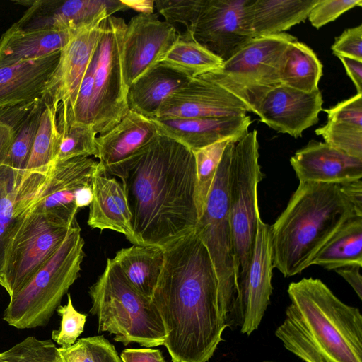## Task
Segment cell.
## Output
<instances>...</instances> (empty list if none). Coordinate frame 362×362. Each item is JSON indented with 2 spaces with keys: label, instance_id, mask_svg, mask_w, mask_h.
I'll return each mask as SVG.
<instances>
[{
  "label": "cell",
  "instance_id": "obj_1",
  "mask_svg": "<svg viewBox=\"0 0 362 362\" xmlns=\"http://www.w3.org/2000/svg\"><path fill=\"white\" fill-rule=\"evenodd\" d=\"M163 251L151 298L165 329L163 345L173 362H207L227 327L210 256L194 230Z\"/></svg>",
  "mask_w": 362,
  "mask_h": 362
},
{
  "label": "cell",
  "instance_id": "obj_2",
  "mask_svg": "<svg viewBox=\"0 0 362 362\" xmlns=\"http://www.w3.org/2000/svg\"><path fill=\"white\" fill-rule=\"evenodd\" d=\"M131 213L133 245L165 247L194 230L193 151L160 133L126 164L121 179Z\"/></svg>",
  "mask_w": 362,
  "mask_h": 362
},
{
  "label": "cell",
  "instance_id": "obj_3",
  "mask_svg": "<svg viewBox=\"0 0 362 362\" xmlns=\"http://www.w3.org/2000/svg\"><path fill=\"white\" fill-rule=\"evenodd\" d=\"M291 303L275 331L284 346L304 362H362V315L319 279L303 278L287 289Z\"/></svg>",
  "mask_w": 362,
  "mask_h": 362
},
{
  "label": "cell",
  "instance_id": "obj_4",
  "mask_svg": "<svg viewBox=\"0 0 362 362\" xmlns=\"http://www.w3.org/2000/svg\"><path fill=\"white\" fill-rule=\"evenodd\" d=\"M355 215L339 185L299 182L271 226L273 268L284 277L301 273L337 229Z\"/></svg>",
  "mask_w": 362,
  "mask_h": 362
},
{
  "label": "cell",
  "instance_id": "obj_5",
  "mask_svg": "<svg viewBox=\"0 0 362 362\" xmlns=\"http://www.w3.org/2000/svg\"><path fill=\"white\" fill-rule=\"evenodd\" d=\"M88 294L90 313L97 316L98 331L114 334V340L124 346L132 342L147 348L163 345L167 335L157 309L129 284L112 259H107Z\"/></svg>",
  "mask_w": 362,
  "mask_h": 362
},
{
  "label": "cell",
  "instance_id": "obj_6",
  "mask_svg": "<svg viewBox=\"0 0 362 362\" xmlns=\"http://www.w3.org/2000/svg\"><path fill=\"white\" fill-rule=\"evenodd\" d=\"M77 221L49 259L10 298L4 320L17 329L47 324L62 297L79 276L85 256Z\"/></svg>",
  "mask_w": 362,
  "mask_h": 362
},
{
  "label": "cell",
  "instance_id": "obj_7",
  "mask_svg": "<svg viewBox=\"0 0 362 362\" xmlns=\"http://www.w3.org/2000/svg\"><path fill=\"white\" fill-rule=\"evenodd\" d=\"M234 141L229 142L224 149L204 211L194 230L212 262L221 308L227 327L230 328L235 327V308L238 293L228 195L229 166Z\"/></svg>",
  "mask_w": 362,
  "mask_h": 362
},
{
  "label": "cell",
  "instance_id": "obj_8",
  "mask_svg": "<svg viewBox=\"0 0 362 362\" xmlns=\"http://www.w3.org/2000/svg\"><path fill=\"white\" fill-rule=\"evenodd\" d=\"M296 40L286 33L253 38L221 67L201 76L235 95L257 115L267 94L282 85L283 55Z\"/></svg>",
  "mask_w": 362,
  "mask_h": 362
},
{
  "label": "cell",
  "instance_id": "obj_9",
  "mask_svg": "<svg viewBox=\"0 0 362 362\" xmlns=\"http://www.w3.org/2000/svg\"><path fill=\"white\" fill-rule=\"evenodd\" d=\"M257 131L234 141L228 177L229 211L238 283L243 279L251 259L260 215L257 186L262 178L259 164Z\"/></svg>",
  "mask_w": 362,
  "mask_h": 362
},
{
  "label": "cell",
  "instance_id": "obj_10",
  "mask_svg": "<svg viewBox=\"0 0 362 362\" xmlns=\"http://www.w3.org/2000/svg\"><path fill=\"white\" fill-rule=\"evenodd\" d=\"M127 23L113 15L103 21V30L88 66L93 79L92 126L103 134L129 110L128 88L122 67V45Z\"/></svg>",
  "mask_w": 362,
  "mask_h": 362
},
{
  "label": "cell",
  "instance_id": "obj_11",
  "mask_svg": "<svg viewBox=\"0 0 362 362\" xmlns=\"http://www.w3.org/2000/svg\"><path fill=\"white\" fill-rule=\"evenodd\" d=\"M36 205L18 226L6 252L3 287L10 298L55 253L74 224L66 223Z\"/></svg>",
  "mask_w": 362,
  "mask_h": 362
},
{
  "label": "cell",
  "instance_id": "obj_12",
  "mask_svg": "<svg viewBox=\"0 0 362 362\" xmlns=\"http://www.w3.org/2000/svg\"><path fill=\"white\" fill-rule=\"evenodd\" d=\"M247 2V0H202L195 20L187 31L224 62L253 39Z\"/></svg>",
  "mask_w": 362,
  "mask_h": 362
},
{
  "label": "cell",
  "instance_id": "obj_13",
  "mask_svg": "<svg viewBox=\"0 0 362 362\" xmlns=\"http://www.w3.org/2000/svg\"><path fill=\"white\" fill-rule=\"evenodd\" d=\"M273 269L271 226L259 215L251 259L238 284L235 308V325L243 334L250 335L261 324L272 294Z\"/></svg>",
  "mask_w": 362,
  "mask_h": 362
},
{
  "label": "cell",
  "instance_id": "obj_14",
  "mask_svg": "<svg viewBox=\"0 0 362 362\" xmlns=\"http://www.w3.org/2000/svg\"><path fill=\"white\" fill-rule=\"evenodd\" d=\"M105 19L78 28L60 50L58 64L42 96L44 102L57 112V121L62 119L74 103L100 37Z\"/></svg>",
  "mask_w": 362,
  "mask_h": 362
},
{
  "label": "cell",
  "instance_id": "obj_15",
  "mask_svg": "<svg viewBox=\"0 0 362 362\" xmlns=\"http://www.w3.org/2000/svg\"><path fill=\"white\" fill-rule=\"evenodd\" d=\"M180 33L158 15L139 13L127 23L122 45V67L129 88L137 79L161 63Z\"/></svg>",
  "mask_w": 362,
  "mask_h": 362
},
{
  "label": "cell",
  "instance_id": "obj_16",
  "mask_svg": "<svg viewBox=\"0 0 362 362\" xmlns=\"http://www.w3.org/2000/svg\"><path fill=\"white\" fill-rule=\"evenodd\" d=\"M28 8L12 25L23 30H74L128 8L121 0H35L18 1Z\"/></svg>",
  "mask_w": 362,
  "mask_h": 362
},
{
  "label": "cell",
  "instance_id": "obj_17",
  "mask_svg": "<svg viewBox=\"0 0 362 362\" xmlns=\"http://www.w3.org/2000/svg\"><path fill=\"white\" fill-rule=\"evenodd\" d=\"M49 168L16 170L0 166V285L10 240L28 212L40 202Z\"/></svg>",
  "mask_w": 362,
  "mask_h": 362
},
{
  "label": "cell",
  "instance_id": "obj_18",
  "mask_svg": "<svg viewBox=\"0 0 362 362\" xmlns=\"http://www.w3.org/2000/svg\"><path fill=\"white\" fill-rule=\"evenodd\" d=\"M247 112V107L238 98L199 76L175 92L154 119L228 117Z\"/></svg>",
  "mask_w": 362,
  "mask_h": 362
},
{
  "label": "cell",
  "instance_id": "obj_19",
  "mask_svg": "<svg viewBox=\"0 0 362 362\" xmlns=\"http://www.w3.org/2000/svg\"><path fill=\"white\" fill-rule=\"evenodd\" d=\"M99 162L90 157H76L50 164L47 181L36 206L60 221L74 224L78 208L77 191L91 185Z\"/></svg>",
  "mask_w": 362,
  "mask_h": 362
},
{
  "label": "cell",
  "instance_id": "obj_20",
  "mask_svg": "<svg viewBox=\"0 0 362 362\" xmlns=\"http://www.w3.org/2000/svg\"><path fill=\"white\" fill-rule=\"evenodd\" d=\"M154 122L129 110L110 130L95 139V153L103 173L122 179L127 162L158 134Z\"/></svg>",
  "mask_w": 362,
  "mask_h": 362
},
{
  "label": "cell",
  "instance_id": "obj_21",
  "mask_svg": "<svg viewBox=\"0 0 362 362\" xmlns=\"http://www.w3.org/2000/svg\"><path fill=\"white\" fill-rule=\"evenodd\" d=\"M322 105L319 89L308 93L282 84L267 94L257 115L275 131L298 138L318 122Z\"/></svg>",
  "mask_w": 362,
  "mask_h": 362
},
{
  "label": "cell",
  "instance_id": "obj_22",
  "mask_svg": "<svg viewBox=\"0 0 362 362\" xmlns=\"http://www.w3.org/2000/svg\"><path fill=\"white\" fill-rule=\"evenodd\" d=\"M299 182L341 185L362 178V159L310 140L290 159Z\"/></svg>",
  "mask_w": 362,
  "mask_h": 362
},
{
  "label": "cell",
  "instance_id": "obj_23",
  "mask_svg": "<svg viewBox=\"0 0 362 362\" xmlns=\"http://www.w3.org/2000/svg\"><path fill=\"white\" fill-rule=\"evenodd\" d=\"M60 51L0 69V110L42 98L58 64Z\"/></svg>",
  "mask_w": 362,
  "mask_h": 362
},
{
  "label": "cell",
  "instance_id": "obj_24",
  "mask_svg": "<svg viewBox=\"0 0 362 362\" xmlns=\"http://www.w3.org/2000/svg\"><path fill=\"white\" fill-rule=\"evenodd\" d=\"M159 133L168 136L192 151L218 141L239 139L252 123L247 115L228 117L151 119Z\"/></svg>",
  "mask_w": 362,
  "mask_h": 362
},
{
  "label": "cell",
  "instance_id": "obj_25",
  "mask_svg": "<svg viewBox=\"0 0 362 362\" xmlns=\"http://www.w3.org/2000/svg\"><path fill=\"white\" fill-rule=\"evenodd\" d=\"M92 191L88 225L122 233L131 243L132 216L124 188L115 178L103 174L100 163L92 179Z\"/></svg>",
  "mask_w": 362,
  "mask_h": 362
},
{
  "label": "cell",
  "instance_id": "obj_26",
  "mask_svg": "<svg viewBox=\"0 0 362 362\" xmlns=\"http://www.w3.org/2000/svg\"><path fill=\"white\" fill-rule=\"evenodd\" d=\"M76 30H23L11 25L0 38V69L60 51Z\"/></svg>",
  "mask_w": 362,
  "mask_h": 362
},
{
  "label": "cell",
  "instance_id": "obj_27",
  "mask_svg": "<svg viewBox=\"0 0 362 362\" xmlns=\"http://www.w3.org/2000/svg\"><path fill=\"white\" fill-rule=\"evenodd\" d=\"M189 79L160 63L128 88L129 109L154 119L168 98Z\"/></svg>",
  "mask_w": 362,
  "mask_h": 362
},
{
  "label": "cell",
  "instance_id": "obj_28",
  "mask_svg": "<svg viewBox=\"0 0 362 362\" xmlns=\"http://www.w3.org/2000/svg\"><path fill=\"white\" fill-rule=\"evenodd\" d=\"M319 0H247L253 38L284 33L303 22Z\"/></svg>",
  "mask_w": 362,
  "mask_h": 362
},
{
  "label": "cell",
  "instance_id": "obj_29",
  "mask_svg": "<svg viewBox=\"0 0 362 362\" xmlns=\"http://www.w3.org/2000/svg\"><path fill=\"white\" fill-rule=\"evenodd\" d=\"M163 259V248L149 245L122 248L112 258L129 284L149 299L158 282Z\"/></svg>",
  "mask_w": 362,
  "mask_h": 362
},
{
  "label": "cell",
  "instance_id": "obj_30",
  "mask_svg": "<svg viewBox=\"0 0 362 362\" xmlns=\"http://www.w3.org/2000/svg\"><path fill=\"white\" fill-rule=\"evenodd\" d=\"M328 270L349 266L362 267V216L346 221L323 245L311 262Z\"/></svg>",
  "mask_w": 362,
  "mask_h": 362
},
{
  "label": "cell",
  "instance_id": "obj_31",
  "mask_svg": "<svg viewBox=\"0 0 362 362\" xmlns=\"http://www.w3.org/2000/svg\"><path fill=\"white\" fill-rule=\"evenodd\" d=\"M322 76V64L313 49L297 40L290 42L281 64V83L309 93L319 89Z\"/></svg>",
  "mask_w": 362,
  "mask_h": 362
},
{
  "label": "cell",
  "instance_id": "obj_32",
  "mask_svg": "<svg viewBox=\"0 0 362 362\" xmlns=\"http://www.w3.org/2000/svg\"><path fill=\"white\" fill-rule=\"evenodd\" d=\"M223 61L199 43L187 30L178 38L161 64L189 78L216 70Z\"/></svg>",
  "mask_w": 362,
  "mask_h": 362
},
{
  "label": "cell",
  "instance_id": "obj_33",
  "mask_svg": "<svg viewBox=\"0 0 362 362\" xmlns=\"http://www.w3.org/2000/svg\"><path fill=\"white\" fill-rule=\"evenodd\" d=\"M44 103L25 170H47L55 158L60 136L57 123V112L52 105Z\"/></svg>",
  "mask_w": 362,
  "mask_h": 362
},
{
  "label": "cell",
  "instance_id": "obj_34",
  "mask_svg": "<svg viewBox=\"0 0 362 362\" xmlns=\"http://www.w3.org/2000/svg\"><path fill=\"white\" fill-rule=\"evenodd\" d=\"M236 139H238L221 140L209 146L192 151L196 163L195 202L199 218L204 211L224 149L229 142Z\"/></svg>",
  "mask_w": 362,
  "mask_h": 362
},
{
  "label": "cell",
  "instance_id": "obj_35",
  "mask_svg": "<svg viewBox=\"0 0 362 362\" xmlns=\"http://www.w3.org/2000/svg\"><path fill=\"white\" fill-rule=\"evenodd\" d=\"M44 105L42 98L37 100L16 129L4 165L16 170H25Z\"/></svg>",
  "mask_w": 362,
  "mask_h": 362
},
{
  "label": "cell",
  "instance_id": "obj_36",
  "mask_svg": "<svg viewBox=\"0 0 362 362\" xmlns=\"http://www.w3.org/2000/svg\"><path fill=\"white\" fill-rule=\"evenodd\" d=\"M59 131V140L52 163L76 157L95 156L97 134L92 126L72 123Z\"/></svg>",
  "mask_w": 362,
  "mask_h": 362
},
{
  "label": "cell",
  "instance_id": "obj_37",
  "mask_svg": "<svg viewBox=\"0 0 362 362\" xmlns=\"http://www.w3.org/2000/svg\"><path fill=\"white\" fill-rule=\"evenodd\" d=\"M57 351L62 362H122L114 345L103 335L79 339Z\"/></svg>",
  "mask_w": 362,
  "mask_h": 362
},
{
  "label": "cell",
  "instance_id": "obj_38",
  "mask_svg": "<svg viewBox=\"0 0 362 362\" xmlns=\"http://www.w3.org/2000/svg\"><path fill=\"white\" fill-rule=\"evenodd\" d=\"M325 143L354 158L362 159V128L352 124L327 120L315 131Z\"/></svg>",
  "mask_w": 362,
  "mask_h": 362
},
{
  "label": "cell",
  "instance_id": "obj_39",
  "mask_svg": "<svg viewBox=\"0 0 362 362\" xmlns=\"http://www.w3.org/2000/svg\"><path fill=\"white\" fill-rule=\"evenodd\" d=\"M1 354L6 362H62L51 340H40L35 337H28Z\"/></svg>",
  "mask_w": 362,
  "mask_h": 362
},
{
  "label": "cell",
  "instance_id": "obj_40",
  "mask_svg": "<svg viewBox=\"0 0 362 362\" xmlns=\"http://www.w3.org/2000/svg\"><path fill=\"white\" fill-rule=\"evenodd\" d=\"M65 305H59L57 313L61 316L60 327L52 331V339L62 348L74 344L83 332L87 315L78 313L74 307L71 295L68 293Z\"/></svg>",
  "mask_w": 362,
  "mask_h": 362
},
{
  "label": "cell",
  "instance_id": "obj_41",
  "mask_svg": "<svg viewBox=\"0 0 362 362\" xmlns=\"http://www.w3.org/2000/svg\"><path fill=\"white\" fill-rule=\"evenodd\" d=\"M36 101L0 110V166L5 165L16 129Z\"/></svg>",
  "mask_w": 362,
  "mask_h": 362
},
{
  "label": "cell",
  "instance_id": "obj_42",
  "mask_svg": "<svg viewBox=\"0 0 362 362\" xmlns=\"http://www.w3.org/2000/svg\"><path fill=\"white\" fill-rule=\"evenodd\" d=\"M202 0H156L155 7L165 21L180 23L188 30L199 11Z\"/></svg>",
  "mask_w": 362,
  "mask_h": 362
},
{
  "label": "cell",
  "instance_id": "obj_43",
  "mask_svg": "<svg viewBox=\"0 0 362 362\" xmlns=\"http://www.w3.org/2000/svg\"><path fill=\"white\" fill-rule=\"evenodd\" d=\"M355 6H362V1L319 0L310 11L308 18L313 27L319 29Z\"/></svg>",
  "mask_w": 362,
  "mask_h": 362
},
{
  "label": "cell",
  "instance_id": "obj_44",
  "mask_svg": "<svg viewBox=\"0 0 362 362\" xmlns=\"http://www.w3.org/2000/svg\"><path fill=\"white\" fill-rule=\"evenodd\" d=\"M324 111L327 114L329 121L346 123L362 128V94L356 93Z\"/></svg>",
  "mask_w": 362,
  "mask_h": 362
},
{
  "label": "cell",
  "instance_id": "obj_45",
  "mask_svg": "<svg viewBox=\"0 0 362 362\" xmlns=\"http://www.w3.org/2000/svg\"><path fill=\"white\" fill-rule=\"evenodd\" d=\"M331 49L337 57L362 62V25L344 30L335 39Z\"/></svg>",
  "mask_w": 362,
  "mask_h": 362
},
{
  "label": "cell",
  "instance_id": "obj_46",
  "mask_svg": "<svg viewBox=\"0 0 362 362\" xmlns=\"http://www.w3.org/2000/svg\"><path fill=\"white\" fill-rule=\"evenodd\" d=\"M120 358L122 362H165L160 350L151 348L124 349Z\"/></svg>",
  "mask_w": 362,
  "mask_h": 362
},
{
  "label": "cell",
  "instance_id": "obj_47",
  "mask_svg": "<svg viewBox=\"0 0 362 362\" xmlns=\"http://www.w3.org/2000/svg\"><path fill=\"white\" fill-rule=\"evenodd\" d=\"M339 186L341 192L353 206L356 214L358 216H362L361 179L345 182Z\"/></svg>",
  "mask_w": 362,
  "mask_h": 362
},
{
  "label": "cell",
  "instance_id": "obj_48",
  "mask_svg": "<svg viewBox=\"0 0 362 362\" xmlns=\"http://www.w3.org/2000/svg\"><path fill=\"white\" fill-rule=\"evenodd\" d=\"M361 267L349 266L334 270L354 290L358 298L362 300V276Z\"/></svg>",
  "mask_w": 362,
  "mask_h": 362
},
{
  "label": "cell",
  "instance_id": "obj_49",
  "mask_svg": "<svg viewBox=\"0 0 362 362\" xmlns=\"http://www.w3.org/2000/svg\"><path fill=\"white\" fill-rule=\"evenodd\" d=\"M342 62L346 73L353 81L357 94H362V62L345 57H337Z\"/></svg>",
  "mask_w": 362,
  "mask_h": 362
},
{
  "label": "cell",
  "instance_id": "obj_50",
  "mask_svg": "<svg viewBox=\"0 0 362 362\" xmlns=\"http://www.w3.org/2000/svg\"><path fill=\"white\" fill-rule=\"evenodd\" d=\"M121 1L127 7L130 8L139 13H153L155 8L154 0H121Z\"/></svg>",
  "mask_w": 362,
  "mask_h": 362
},
{
  "label": "cell",
  "instance_id": "obj_51",
  "mask_svg": "<svg viewBox=\"0 0 362 362\" xmlns=\"http://www.w3.org/2000/svg\"><path fill=\"white\" fill-rule=\"evenodd\" d=\"M93 197L92 183L80 188L75 197V204L78 209L89 206Z\"/></svg>",
  "mask_w": 362,
  "mask_h": 362
},
{
  "label": "cell",
  "instance_id": "obj_52",
  "mask_svg": "<svg viewBox=\"0 0 362 362\" xmlns=\"http://www.w3.org/2000/svg\"><path fill=\"white\" fill-rule=\"evenodd\" d=\"M0 362H6L1 357V354L0 353Z\"/></svg>",
  "mask_w": 362,
  "mask_h": 362
},
{
  "label": "cell",
  "instance_id": "obj_53",
  "mask_svg": "<svg viewBox=\"0 0 362 362\" xmlns=\"http://www.w3.org/2000/svg\"><path fill=\"white\" fill-rule=\"evenodd\" d=\"M264 362H271V361H264Z\"/></svg>",
  "mask_w": 362,
  "mask_h": 362
}]
</instances>
